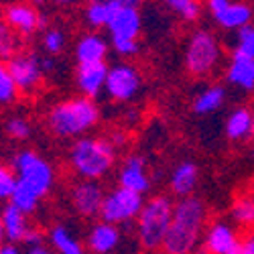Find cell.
I'll return each mask as SVG.
<instances>
[{
  "mask_svg": "<svg viewBox=\"0 0 254 254\" xmlns=\"http://www.w3.org/2000/svg\"><path fill=\"white\" fill-rule=\"evenodd\" d=\"M18 96V90L14 86V81L6 69V65L0 61V104H10Z\"/></svg>",
  "mask_w": 254,
  "mask_h": 254,
  "instance_id": "cell-31",
  "label": "cell"
},
{
  "mask_svg": "<svg viewBox=\"0 0 254 254\" xmlns=\"http://www.w3.org/2000/svg\"><path fill=\"white\" fill-rule=\"evenodd\" d=\"M226 79L232 86H236L244 92L254 90V59L246 57H230L226 67Z\"/></svg>",
  "mask_w": 254,
  "mask_h": 254,
  "instance_id": "cell-21",
  "label": "cell"
},
{
  "mask_svg": "<svg viewBox=\"0 0 254 254\" xmlns=\"http://www.w3.org/2000/svg\"><path fill=\"white\" fill-rule=\"evenodd\" d=\"M39 65H41V71H43V75H45V73H49V71L55 67V59H53L51 55L39 57Z\"/></svg>",
  "mask_w": 254,
  "mask_h": 254,
  "instance_id": "cell-37",
  "label": "cell"
},
{
  "mask_svg": "<svg viewBox=\"0 0 254 254\" xmlns=\"http://www.w3.org/2000/svg\"><path fill=\"white\" fill-rule=\"evenodd\" d=\"M242 254H254V230L248 232L242 242Z\"/></svg>",
  "mask_w": 254,
  "mask_h": 254,
  "instance_id": "cell-38",
  "label": "cell"
},
{
  "mask_svg": "<svg viewBox=\"0 0 254 254\" xmlns=\"http://www.w3.org/2000/svg\"><path fill=\"white\" fill-rule=\"evenodd\" d=\"M226 102V90L222 86H209L201 90L193 100V112L199 116H207L218 112Z\"/></svg>",
  "mask_w": 254,
  "mask_h": 254,
  "instance_id": "cell-24",
  "label": "cell"
},
{
  "mask_svg": "<svg viewBox=\"0 0 254 254\" xmlns=\"http://www.w3.org/2000/svg\"><path fill=\"white\" fill-rule=\"evenodd\" d=\"M108 140H110V142L114 144V149L118 151L120 146H124V144H126V134H124L122 130H114V132H110Z\"/></svg>",
  "mask_w": 254,
  "mask_h": 254,
  "instance_id": "cell-36",
  "label": "cell"
},
{
  "mask_svg": "<svg viewBox=\"0 0 254 254\" xmlns=\"http://www.w3.org/2000/svg\"><path fill=\"white\" fill-rule=\"evenodd\" d=\"M226 136L230 140H244L254 136V112L248 108H236L226 120Z\"/></svg>",
  "mask_w": 254,
  "mask_h": 254,
  "instance_id": "cell-22",
  "label": "cell"
},
{
  "mask_svg": "<svg viewBox=\"0 0 254 254\" xmlns=\"http://www.w3.org/2000/svg\"><path fill=\"white\" fill-rule=\"evenodd\" d=\"M100 122V106L90 98H69L47 112V128L59 138H73L90 132Z\"/></svg>",
  "mask_w": 254,
  "mask_h": 254,
  "instance_id": "cell-2",
  "label": "cell"
},
{
  "mask_svg": "<svg viewBox=\"0 0 254 254\" xmlns=\"http://www.w3.org/2000/svg\"><path fill=\"white\" fill-rule=\"evenodd\" d=\"M114 161L116 149L104 136H81L69 149V165L81 181H98L108 175Z\"/></svg>",
  "mask_w": 254,
  "mask_h": 254,
  "instance_id": "cell-3",
  "label": "cell"
},
{
  "mask_svg": "<svg viewBox=\"0 0 254 254\" xmlns=\"http://www.w3.org/2000/svg\"><path fill=\"white\" fill-rule=\"evenodd\" d=\"M14 185H16V177L10 169H6L4 165H0V201L10 199L12 191H14Z\"/></svg>",
  "mask_w": 254,
  "mask_h": 254,
  "instance_id": "cell-33",
  "label": "cell"
},
{
  "mask_svg": "<svg viewBox=\"0 0 254 254\" xmlns=\"http://www.w3.org/2000/svg\"><path fill=\"white\" fill-rule=\"evenodd\" d=\"M6 69L14 81L16 90L23 94L37 92L41 81H43V71H41V65H39V55H35V53L20 51L6 63Z\"/></svg>",
  "mask_w": 254,
  "mask_h": 254,
  "instance_id": "cell-11",
  "label": "cell"
},
{
  "mask_svg": "<svg viewBox=\"0 0 254 254\" xmlns=\"http://www.w3.org/2000/svg\"><path fill=\"white\" fill-rule=\"evenodd\" d=\"M222 59V45L214 33L197 29L187 41L185 67L191 75H209Z\"/></svg>",
  "mask_w": 254,
  "mask_h": 254,
  "instance_id": "cell-6",
  "label": "cell"
},
{
  "mask_svg": "<svg viewBox=\"0 0 254 254\" xmlns=\"http://www.w3.org/2000/svg\"><path fill=\"white\" fill-rule=\"evenodd\" d=\"M165 6L185 23H193L201 14V4L197 0H169V2H165Z\"/></svg>",
  "mask_w": 254,
  "mask_h": 254,
  "instance_id": "cell-28",
  "label": "cell"
},
{
  "mask_svg": "<svg viewBox=\"0 0 254 254\" xmlns=\"http://www.w3.org/2000/svg\"><path fill=\"white\" fill-rule=\"evenodd\" d=\"M122 240H124V236L118 226L98 222L92 226L90 234H88V248L94 254H112L120 248Z\"/></svg>",
  "mask_w": 254,
  "mask_h": 254,
  "instance_id": "cell-17",
  "label": "cell"
},
{
  "mask_svg": "<svg viewBox=\"0 0 254 254\" xmlns=\"http://www.w3.org/2000/svg\"><path fill=\"white\" fill-rule=\"evenodd\" d=\"M197 181H199L197 165L191 161H183L173 169L171 179H169V187H171L173 195H177L179 199H185V197H191L193 189L197 187Z\"/></svg>",
  "mask_w": 254,
  "mask_h": 254,
  "instance_id": "cell-19",
  "label": "cell"
},
{
  "mask_svg": "<svg viewBox=\"0 0 254 254\" xmlns=\"http://www.w3.org/2000/svg\"><path fill=\"white\" fill-rule=\"evenodd\" d=\"M0 254H20V250L14 246V244H4V246H0Z\"/></svg>",
  "mask_w": 254,
  "mask_h": 254,
  "instance_id": "cell-40",
  "label": "cell"
},
{
  "mask_svg": "<svg viewBox=\"0 0 254 254\" xmlns=\"http://www.w3.org/2000/svg\"><path fill=\"white\" fill-rule=\"evenodd\" d=\"M207 209L199 197H185L175 203L173 220L163 242L165 254H191L197 248L205 226Z\"/></svg>",
  "mask_w": 254,
  "mask_h": 254,
  "instance_id": "cell-1",
  "label": "cell"
},
{
  "mask_svg": "<svg viewBox=\"0 0 254 254\" xmlns=\"http://www.w3.org/2000/svg\"><path fill=\"white\" fill-rule=\"evenodd\" d=\"M110 43L100 33H86L77 39L75 43V59L79 65L86 63H102L108 55Z\"/></svg>",
  "mask_w": 254,
  "mask_h": 254,
  "instance_id": "cell-18",
  "label": "cell"
},
{
  "mask_svg": "<svg viewBox=\"0 0 254 254\" xmlns=\"http://www.w3.org/2000/svg\"><path fill=\"white\" fill-rule=\"evenodd\" d=\"M142 207H144V195L128 191L124 187H116L110 193H106L100 209V220L106 224L124 226L136 220L140 216Z\"/></svg>",
  "mask_w": 254,
  "mask_h": 254,
  "instance_id": "cell-7",
  "label": "cell"
},
{
  "mask_svg": "<svg viewBox=\"0 0 254 254\" xmlns=\"http://www.w3.org/2000/svg\"><path fill=\"white\" fill-rule=\"evenodd\" d=\"M142 86L140 71L130 63H116L106 77V94L114 102H130L138 96Z\"/></svg>",
  "mask_w": 254,
  "mask_h": 254,
  "instance_id": "cell-9",
  "label": "cell"
},
{
  "mask_svg": "<svg viewBox=\"0 0 254 254\" xmlns=\"http://www.w3.org/2000/svg\"><path fill=\"white\" fill-rule=\"evenodd\" d=\"M242 238L238 234V230L224 222L216 220L205 232L203 246L209 254H242Z\"/></svg>",
  "mask_w": 254,
  "mask_h": 254,
  "instance_id": "cell-12",
  "label": "cell"
},
{
  "mask_svg": "<svg viewBox=\"0 0 254 254\" xmlns=\"http://www.w3.org/2000/svg\"><path fill=\"white\" fill-rule=\"evenodd\" d=\"M112 16L108 23L110 41L112 39H128L138 41L142 31V16L140 4L136 0H112Z\"/></svg>",
  "mask_w": 254,
  "mask_h": 254,
  "instance_id": "cell-8",
  "label": "cell"
},
{
  "mask_svg": "<svg viewBox=\"0 0 254 254\" xmlns=\"http://www.w3.org/2000/svg\"><path fill=\"white\" fill-rule=\"evenodd\" d=\"M4 240H6V236H4V226H2V218H0V246H4Z\"/></svg>",
  "mask_w": 254,
  "mask_h": 254,
  "instance_id": "cell-41",
  "label": "cell"
},
{
  "mask_svg": "<svg viewBox=\"0 0 254 254\" xmlns=\"http://www.w3.org/2000/svg\"><path fill=\"white\" fill-rule=\"evenodd\" d=\"M4 128H6V132H8L10 138H14V140H27V138L31 136L33 126H31V122H29L27 118H23V116H12V118L6 120Z\"/></svg>",
  "mask_w": 254,
  "mask_h": 254,
  "instance_id": "cell-32",
  "label": "cell"
},
{
  "mask_svg": "<svg viewBox=\"0 0 254 254\" xmlns=\"http://www.w3.org/2000/svg\"><path fill=\"white\" fill-rule=\"evenodd\" d=\"M108 71H110V67L106 65V61L77 65L75 81H77V88L83 94V98L96 100L102 94V90L106 88V77H108Z\"/></svg>",
  "mask_w": 254,
  "mask_h": 254,
  "instance_id": "cell-16",
  "label": "cell"
},
{
  "mask_svg": "<svg viewBox=\"0 0 254 254\" xmlns=\"http://www.w3.org/2000/svg\"><path fill=\"white\" fill-rule=\"evenodd\" d=\"M232 57L254 59V23L234 33V45H232Z\"/></svg>",
  "mask_w": 254,
  "mask_h": 254,
  "instance_id": "cell-27",
  "label": "cell"
},
{
  "mask_svg": "<svg viewBox=\"0 0 254 254\" xmlns=\"http://www.w3.org/2000/svg\"><path fill=\"white\" fill-rule=\"evenodd\" d=\"M173 209L175 203L167 195H155L144 201L140 216L136 218V234H138V242L146 250L163 248L165 236L173 220Z\"/></svg>",
  "mask_w": 254,
  "mask_h": 254,
  "instance_id": "cell-4",
  "label": "cell"
},
{
  "mask_svg": "<svg viewBox=\"0 0 254 254\" xmlns=\"http://www.w3.org/2000/svg\"><path fill=\"white\" fill-rule=\"evenodd\" d=\"M4 23L16 35H33L37 29L45 27V16L27 2H14L4 8Z\"/></svg>",
  "mask_w": 254,
  "mask_h": 254,
  "instance_id": "cell-13",
  "label": "cell"
},
{
  "mask_svg": "<svg viewBox=\"0 0 254 254\" xmlns=\"http://www.w3.org/2000/svg\"><path fill=\"white\" fill-rule=\"evenodd\" d=\"M0 218H2V226H4V236L8 240V244H18L25 242L27 234L31 232V224H29V216L23 214L20 209H16L12 203H6L0 211Z\"/></svg>",
  "mask_w": 254,
  "mask_h": 254,
  "instance_id": "cell-20",
  "label": "cell"
},
{
  "mask_svg": "<svg viewBox=\"0 0 254 254\" xmlns=\"http://www.w3.org/2000/svg\"><path fill=\"white\" fill-rule=\"evenodd\" d=\"M12 173L16 177V185L25 187L39 199H43L55 183V171L49 161L31 149H20L14 153Z\"/></svg>",
  "mask_w": 254,
  "mask_h": 254,
  "instance_id": "cell-5",
  "label": "cell"
},
{
  "mask_svg": "<svg viewBox=\"0 0 254 254\" xmlns=\"http://www.w3.org/2000/svg\"><path fill=\"white\" fill-rule=\"evenodd\" d=\"M230 216L240 228H254V197L240 195L238 199H234Z\"/></svg>",
  "mask_w": 254,
  "mask_h": 254,
  "instance_id": "cell-26",
  "label": "cell"
},
{
  "mask_svg": "<svg viewBox=\"0 0 254 254\" xmlns=\"http://www.w3.org/2000/svg\"><path fill=\"white\" fill-rule=\"evenodd\" d=\"M41 43H43L45 53L53 57L65 49V33L61 29H47L43 33V41H41Z\"/></svg>",
  "mask_w": 254,
  "mask_h": 254,
  "instance_id": "cell-30",
  "label": "cell"
},
{
  "mask_svg": "<svg viewBox=\"0 0 254 254\" xmlns=\"http://www.w3.org/2000/svg\"><path fill=\"white\" fill-rule=\"evenodd\" d=\"M43 232H41L39 228H31V232L27 234V238H25V244L31 248V246H39V244H43Z\"/></svg>",
  "mask_w": 254,
  "mask_h": 254,
  "instance_id": "cell-35",
  "label": "cell"
},
{
  "mask_svg": "<svg viewBox=\"0 0 254 254\" xmlns=\"http://www.w3.org/2000/svg\"><path fill=\"white\" fill-rule=\"evenodd\" d=\"M207 10L214 23L224 31H240L254 23V6L248 2H232V0H209Z\"/></svg>",
  "mask_w": 254,
  "mask_h": 254,
  "instance_id": "cell-10",
  "label": "cell"
},
{
  "mask_svg": "<svg viewBox=\"0 0 254 254\" xmlns=\"http://www.w3.org/2000/svg\"><path fill=\"white\" fill-rule=\"evenodd\" d=\"M118 187H124L128 191L144 195L151 189V177L146 171V161L140 155H128L124 159L120 173H118Z\"/></svg>",
  "mask_w": 254,
  "mask_h": 254,
  "instance_id": "cell-15",
  "label": "cell"
},
{
  "mask_svg": "<svg viewBox=\"0 0 254 254\" xmlns=\"http://www.w3.org/2000/svg\"><path fill=\"white\" fill-rule=\"evenodd\" d=\"M112 49L120 55V57H132L140 51V43L138 41H128V39H112L110 41Z\"/></svg>",
  "mask_w": 254,
  "mask_h": 254,
  "instance_id": "cell-34",
  "label": "cell"
},
{
  "mask_svg": "<svg viewBox=\"0 0 254 254\" xmlns=\"http://www.w3.org/2000/svg\"><path fill=\"white\" fill-rule=\"evenodd\" d=\"M49 242L59 254H88L77 236L65 226H53L49 230Z\"/></svg>",
  "mask_w": 254,
  "mask_h": 254,
  "instance_id": "cell-23",
  "label": "cell"
},
{
  "mask_svg": "<svg viewBox=\"0 0 254 254\" xmlns=\"http://www.w3.org/2000/svg\"><path fill=\"white\" fill-rule=\"evenodd\" d=\"M252 157H254V144H252Z\"/></svg>",
  "mask_w": 254,
  "mask_h": 254,
  "instance_id": "cell-42",
  "label": "cell"
},
{
  "mask_svg": "<svg viewBox=\"0 0 254 254\" xmlns=\"http://www.w3.org/2000/svg\"><path fill=\"white\" fill-rule=\"evenodd\" d=\"M27 254H53V250L45 244H39V246H31L27 248Z\"/></svg>",
  "mask_w": 254,
  "mask_h": 254,
  "instance_id": "cell-39",
  "label": "cell"
},
{
  "mask_svg": "<svg viewBox=\"0 0 254 254\" xmlns=\"http://www.w3.org/2000/svg\"><path fill=\"white\" fill-rule=\"evenodd\" d=\"M104 197L106 193L98 181H77L71 189V203L77 214L83 218L100 216Z\"/></svg>",
  "mask_w": 254,
  "mask_h": 254,
  "instance_id": "cell-14",
  "label": "cell"
},
{
  "mask_svg": "<svg viewBox=\"0 0 254 254\" xmlns=\"http://www.w3.org/2000/svg\"><path fill=\"white\" fill-rule=\"evenodd\" d=\"M112 0H92L90 4H86L83 8V18L86 23L94 29H102L108 27L110 16H112Z\"/></svg>",
  "mask_w": 254,
  "mask_h": 254,
  "instance_id": "cell-25",
  "label": "cell"
},
{
  "mask_svg": "<svg viewBox=\"0 0 254 254\" xmlns=\"http://www.w3.org/2000/svg\"><path fill=\"white\" fill-rule=\"evenodd\" d=\"M18 37L16 33L4 23L0 20V61H10L14 55H18Z\"/></svg>",
  "mask_w": 254,
  "mask_h": 254,
  "instance_id": "cell-29",
  "label": "cell"
}]
</instances>
